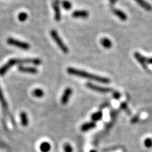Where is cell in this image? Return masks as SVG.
I'll return each mask as SVG.
<instances>
[{"mask_svg":"<svg viewBox=\"0 0 152 152\" xmlns=\"http://www.w3.org/2000/svg\"><path fill=\"white\" fill-rule=\"evenodd\" d=\"M67 72L68 73H69L70 75L77 76V77H84V78H87L90 80H94L98 83H103V84H108L109 83L111 80L109 78L104 77H101V76L94 75V74L87 73L86 71H81V70L76 69V68L70 67L67 68Z\"/></svg>","mask_w":152,"mask_h":152,"instance_id":"6da1fadb","label":"cell"},{"mask_svg":"<svg viewBox=\"0 0 152 152\" xmlns=\"http://www.w3.org/2000/svg\"><path fill=\"white\" fill-rule=\"evenodd\" d=\"M30 64L35 66H39L41 64V60L39 58H23V59L11 58L7 64L0 68V76L4 75L7 73V71L10 69V68L16 65V64Z\"/></svg>","mask_w":152,"mask_h":152,"instance_id":"7a4b0ae2","label":"cell"},{"mask_svg":"<svg viewBox=\"0 0 152 152\" xmlns=\"http://www.w3.org/2000/svg\"><path fill=\"white\" fill-rule=\"evenodd\" d=\"M50 35H51V36H52V39H54L55 42L56 43V45H58V47H59L61 50L62 52L64 53V54H68L69 49H68L67 47H66V45H65V44L64 43V42L62 41V39H61V37H59V35H58V33H57L56 30H51Z\"/></svg>","mask_w":152,"mask_h":152,"instance_id":"3957f363","label":"cell"},{"mask_svg":"<svg viewBox=\"0 0 152 152\" xmlns=\"http://www.w3.org/2000/svg\"><path fill=\"white\" fill-rule=\"evenodd\" d=\"M7 42L8 43L9 45L16 47H18V48L24 49V50H28V49H30L29 44L24 42L17 40V39H15L14 38H11V37L8 38L7 40Z\"/></svg>","mask_w":152,"mask_h":152,"instance_id":"277c9868","label":"cell"},{"mask_svg":"<svg viewBox=\"0 0 152 152\" xmlns=\"http://www.w3.org/2000/svg\"><path fill=\"white\" fill-rule=\"evenodd\" d=\"M86 87L87 88L90 89V90L99 93H109L113 91V90H112L111 88H109V87L99 86V85H94L91 83H87L86 84Z\"/></svg>","mask_w":152,"mask_h":152,"instance_id":"5b68a950","label":"cell"},{"mask_svg":"<svg viewBox=\"0 0 152 152\" xmlns=\"http://www.w3.org/2000/svg\"><path fill=\"white\" fill-rule=\"evenodd\" d=\"M53 9L54 11V18L56 21H60L61 18V15L60 7H59V1L58 0H54L52 2Z\"/></svg>","mask_w":152,"mask_h":152,"instance_id":"8992f818","label":"cell"},{"mask_svg":"<svg viewBox=\"0 0 152 152\" xmlns=\"http://www.w3.org/2000/svg\"><path fill=\"white\" fill-rule=\"evenodd\" d=\"M72 93H73V90H72L71 87H67V88L64 90V92L63 93V95L61 96V102L62 104L66 105V104H68Z\"/></svg>","mask_w":152,"mask_h":152,"instance_id":"52a82bcc","label":"cell"},{"mask_svg":"<svg viewBox=\"0 0 152 152\" xmlns=\"http://www.w3.org/2000/svg\"><path fill=\"white\" fill-rule=\"evenodd\" d=\"M72 16L75 18H87L89 16V13L85 10H76L73 11Z\"/></svg>","mask_w":152,"mask_h":152,"instance_id":"ba28073f","label":"cell"},{"mask_svg":"<svg viewBox=\"0 0 152 152\" xmlns=\"http://www.w3.org/2000/svg\"><path fill=\"white\" fill-rule=\"evenodd\" d=\"M134 58H135L137 60V61L140 63V64H141L142 66H143L144 68L147 69V58H146V57H144L143 55H142L140 53H139V52L134 53Z\"/></svg>","mask_w":152,"mask_h":152,"instance_id":"9c48e42d","label":"cell"},{"mask_svg":"<svg viewBox=\"0 0 152 152\" xmlns=\"http://www.w3.org/2000/svg\"><path fill=\"white\" fill-rule=\"evenodd\" d=\"M18 69L19 71L22 72V73L36 74V73H37V72H38L37 69L36 68L28 67V66H19Z\"/></svg>","mask_w":152,"mask_h":152,"instance_id":"30bf717a","label":"cell"},{"mask_svg":"<svg viewBox=\"0 0 152 152\" xmlns=\"http://www.w3.org/2000/svg\"><path fill=\"white\" fill-rule=\"evenodd\" d=\"M96 124L94 122H88L86 123H84L81 126V130L83 132H87V131L92 130V129L96 128Z\"/></svg>","mask_w":152,"mask_h":152,"instance_id":"8fae6325","label":"cell"},{"mask_svg":"<svg viewBox=\"0 0 152 152\" xmlns=\"http://www.w3.org/2000/svg\"><path fill=\"white\" fill-rule=\"evenodd\" d=\"M138 4L140 7H142L144 9L147 11H151L152 9V7L149 4L147 1H146L145 0H134Z\"/></svg>","mask_w":152,"mask_h":152,"instance_id":"7c38bea8","label":"cell"},{"mask_svg":"<svg viewBox=\"0 0 152 152\" xmlns=\"http://www.w3.org/2000/svg\"><path fill=\"white\" fill-rule=\"evenodd\" d=\"M113 12V14H115L117 17H118L121 20H126L127 19H128V16H127V15L121 10H119V9H114Z\"/></svg>","mask_w":152,"mask_h":152,"instance_id":"4fadbf2b","label":"cell"},{"mask_svg":"<svg viewBox=\"0 0 152 152\" xmlns=\"http://www.w3.org/2000/svg\"><path fill=\"white\" fill-rule=\"evenodd\" d=\"M20 123H21V125L23 126L24 127L28 126V123H29V121H28V115L26 112H21L20 115Z\"/></svg>","mask_w":152,"mask_h":152,"instance_id":"5bb4252c","label":"cell"},{"mask_svg":"<svg viewBox=\"0 0 152 152\" xmlns=\"http://www.w3.org/2000/svg\"><path fill=\"white\" fill-rule=\"evenodd\" d=\"M100 43L102 44V46L106 49H110L112 47L111 41L107 37H104L102 38V39H101Z\"/></svg>","mask_w":152,"mask_h":152,"instance_id":"9a60e30c","label":"cell"},{"mask_svg":"<svg viewBox=\"0 0 152 152\" xmlns=\"http://www.w3.org/2000/svg\"><path fill=\"white\" fill-rule=\"evenodd\" d=\"M39 149L42 152H49L51 149V145L49 142H44L39 146Z\"/></svg>","mask_w":152,"mask_h":152,"instance_id":"2e32d148","label":"cell"},{"mask_svg":"<svg viewBox=\"0 0 152 152\" xmlns=\"http://www.w3.org/2000/svg\"><path fill=\"white\" fill-rule=\"evenodd\" d=\"M102 117H103V113L102 111L95 112L91 115V118H92L93 122L100 121V120L102 119Z\"/></svg>","mask_w":152,"mask_h":152,"instance_id":"e0dca14e","label":"cell"},{"mask_svg":"<svg viewBox=\"0 0 152 152\" xmlns=\"http://www.w3.org/2000/svg\"><path fill=\"white\" fill-rule=\"evenodd\" d=\"M32 94L34 96H35V97L37 98H42L43 97L44 94H45V93H44L43 90H42V89H39V88H37V89H35L33 91V92H32Z\"/></svg>","mask_w":152,"mask_h":152,"instance_id":"ac0fdd59","label":"cell"},{"mask_svg":"<svg viewBox=\"0 0 152 152\" xmlns=\"http://www.w3.org/2000/svg\"><path fill=\"white\" fill-rule=\"evenodd\" d=\"M0 102H1V105H2L4 109L7 110V104L4 97V95H3L2 91H1V87H0Z\"/></svg>","mask_w":152,"mask_h":152,"instance_id":"d6986e66","label":"cell"},{"mask_svg":"<svg viewBox=\"0 0 152 152\" xmlns=\"http://www.w3.org/2000/svg\"><path fill=\"white\" fill-rule=\"evenodd\" d=\"M62 7L66 10H70L72 8V4L70 1H67V0H64L61 2Z\"/></svg>","mask_w":152,"mask_h":152,"instance_id":"ffe728a7","label":"cell"},{"mask_svg":"<svg viewBox=\"0 0 152 152\" xmlns=\"http://www.w3.org/2000/svg\"><path fill=\"white\" fill-rule=\"evenodd\" d=\"M18 20L21 22H24L27 20L28 18V14L26 12H21L18 14Z\"/></svg>","mask_w":152,"mask_h":152,"instance_id":"44dd1931","label":"cell"},{"mask_svg":"<svg viewBox=\"0 0 152 152\" xmlns=\"http://www.w3.org/2000/svg\"><path fill=\"white\" fill-rule=\"evenodd\" d=\"M144 147H147V148H150L152 147V139L151 138H147L145 139V140H144Z\"/></svg>","mask_w":152,"mask_h":152,"instance_id":"7402d4cb","label":"cell"},{"mask_svg":"<svg viewBox=\"0 0 152 152\" xmlns=\"http://www.w3.org/2000/svg\"><path fill=\"white\" fill-rule=\"evenodd\" d=\"M64 150L65 152H73V147L70 144L66 143L64 145Z\"/></svg>","mask_w":152,"mask_h":152,"instance_id":"603a6c76","label":"cell"},{"mask_svg":"<svg viewBox=\"0 0 152 152\" xmlns=\"http://www.w3.org/2000/svg\"><path fill=\"white\" fill-rule=\"evenodd\" d=\"M121 109L124 110L125 111H126L128 113H130V111H129V109H128V106H127L126 103H122V104H121Z\"/></svg>","mask_w":152,"mask_h":152,"instance_id":"cb8c5ba5","label":"cell"},{"mask_svg":"<svg viewBox=\"0 0 152 152\" xmlns=\"http://www.w3.org/2000/svg\"><path fill=\"white\" fill-rule=\"evenodd\" d=\"M121 94L118 92H113V96L115 99H118L121 98Z\"/></svg>","mask_w":152,"mask_h":152,"instance_id":"d4e9b609","label":"cell"},{"mask_svg":"<svg viewBox=\"0 0 152 152\" xmlns=\"http://www.w3.org/2000/svg\"><path fill=\"white\" fill-rule=\"evenodd\" d=\"M138 121H139V118L137 116H136V117L133 118L132 119V121H131V122H132V123H134L137 122Z\"/></svg>","mask_w":152,"mask_h":152,"instance_id":"484cf974","label":"cell"},{"mask_svg":"<svg viewBox=\"0 0 152 152\" xmlns=\"http://www.w3.org/2000/svg\"><path fill=\"white\" fill-rule=\"evenodd\" d=\"M147 64H151L152 65V57H151V58H147Z\"/></svg>","mask_w":152,"mask_h":152,"instance_id":"4316f807","label":"cell"},{"mask_svg":"<svg viewBox=\"0 0 152 152\" xmlns=\"http://www.w3.org/2000/svg\"><path fill=\"white\" fill-rule=\"evenodd\" d=\"M90 152H96V151H95V150H91Z\"/></svg>","mask_w":152,"mask_h":152,"instance_id":"83f0119b","label":"cell"}]
</instances>
